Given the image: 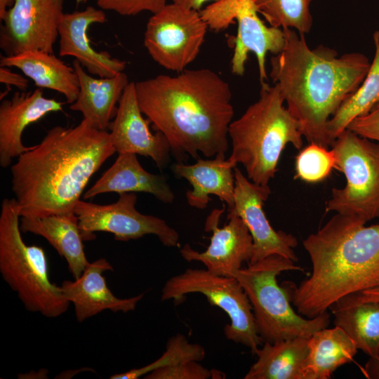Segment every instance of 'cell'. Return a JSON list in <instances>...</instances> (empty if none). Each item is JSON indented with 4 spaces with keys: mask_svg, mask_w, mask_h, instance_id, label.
I'll return each instance as SVG.
<instances>
[{
    "mask_svg": "<svg viewBox=\"0 0 379 379\" xmlns=\"http://www.w3.org/2000/svg\"><path fill=\"white\" fill-rule=\"evenodd\" d=\"M336 160L333 150L328 147L310 143L300 149L295 157V178L309 183L324 180L336 169Z\"/></svg>",
    "mask_w": 379,
    "mask_h": 379,
    "instance_id": "obj_31",
    "label": "cell"
},
{
    "mask_svg": "<svg viewBox=\"0 0 379 379\" xmlns=\"http://www.w3.org/2000/svg\"><path fill=\"white\" fill-rule=\"evenodd\" d=\"M258 13L272 27L307 34L312 26V0H253Z\"/></svg>",
    "mask_w": 379,
    "mask_h": 379,
    "instance_id": "obj_29",
    "label": "cell"
},
{
    "mask_svg": "<svg viewBox=\"0 0 379 379\" xmlns=\"http://www.w3.org/2000/svg\"><path fill=\"white\" fill-rule=\"evenodd\" d=\"M205 356L206 352L201 345L190 343L184 335L178 333L168 340L166 351L157 360L145 366L112 375L110 378L136 379L159 368L191 361H202Z\"/></svg>",
    "mask_w": 379,
    "mask_h": 379,
    "instance_id": "obj_30",
    "label": "cell"
},
{
    "mask_svg": "<svg viewBox=\"0 0 379 379\" xmlns=\"http://www.w3.org/2000/svg\"><path fill=\"white\" fill-rule=\"evenodd\" d=\"M137 199L135 192H128L120 194L119 199L110 204H96L80 199L74 213L78 218L84 241L93 240L95 232H109L114 239L121 241L154 234L165 246H178V232L164 220L137 211Z\"/></svg>",
    "mask_w": 379,
    "mask_h": 379,
    "instance_id": "obj_12",
    "label": "cell"
},
{
    "mask_svg": "<svg viewBox=\"0 0 379 379\" xmlns=\"http://www.w3.org/2000/svg\"><path fill=\"white\" fill-rule=\"evenodd\" d=\"M13 2V0H0V19L3 18L8 6Z\"/></svg>",
    "mask_w": 379,
    "mask_h": 379,
    "instance_id": "obj_39",
    "label": "cell"
},
{
    "mask_svg": "<svg viewBox=\"0 0 379 379\" xmlns=\"http://www.w3.org/2000/svg\"><path fill=\"white\" fill-rule=\"evenodd\" d=\"M373 39L375 54L366 77L326 124V132L330 146L354 119L366 115L379 107V30L374 32Z\"/></svg>",
    "mask_w": 379,
    "mask_h": 379,
    "instance_id": "obj_28",
    "label": "cell"
},
{
    "mask_svg": "<svg viewBox=\"0 0 379 379\" xmlns=\"http://www.w3.org/2000/svg\"><path fill=\"white\" fill-rule=\"evenodd\" d=\"M236 166L230 159H225V154L221 153L213 159L199 157L193 164H175L172 170L177 177L187 180L192 185V189L186 192L190 206L204 209L211 201L209 195H214L227 205L229 211L234 203Z\"/></svg>",
    "mask_w": 379,
    "mask_h": 379,
    "instance_id": "obj_20",
    "label": "cell"
},
{
    "mask_svg": "<svg viewBox=\"0 0 379 379\" xmlns=\"http://www.w3.org/2000/svg\"><path fill=\"white\" fill-rule=\"evenodd\" d=\"M283 50L270 59V77L310 143L328 147L326 127L366 77L371 62L361 53L338 56L331 48H310L303 34L283 29Z\"/></svg>",
    "mask_w": 379,
    "mask_h": 379,
    "instance_id": "obj_3",
    "label": "cell"
},
{
    "mask_svg": "<svg viewBox=\"0 0 379 379\" xmlns=\"http://www.w3.org/2000/svg\"><path fill=\"white\" fill-rule=\"evenodd\" d=\"M0 82L8 86H14L20 91H25L29 84V80L25 77L4 66L0 67Z\"/></svg>",
    "mask_w": 379,
    "mask_h": 379,
    "instance_id": "obj_35",
    "label": "cell"
},
{
    "mask_svg": "<svg viewBox=\"0 0 379 379\" xmlns=\"http://www.w3.org/2000/svg\"><path fill=\"white\" fill-rule=\"evenodd\" d=\"M77 5L86 4L88 0H75Z\"/></svg>",
    "mask_w": 379,
    "mask_h": 379,
    "instance_id": "obj_40",
    "label": "cell"
},
{
    "mask_svg": "<svg viewBox=\"0 0 379 379\" xmlns=\"http://www.w3.org/2000/svg\"><path fill=\"white\" fill-rule=\"evenodd\" d=\"M309 338L297 337L263 343L255 354L257 361L244 379H302L308 354Z\"/></svg>",
    "mask_w": 379,
    "mask_h": 379,
    "instance_id": "obj_26",
    "label": "cell"
},
{
    "mask_svg": "<svg viewBox=\"0 0 379 379\" xmlns=\"http://www.w3.org/2000/svg\"><path fill=\"white\" fill-rule=\"evenodd\" d=\"M199 361H191L157 368L147 373L145 379H208L213 371L203 366Z\"/></svg>",
    "mask_w": 379,
    "mask_h": 379,
    "instance_id": "obj_32",
    "label": "cell"
},
{
    "mask_svg": "<svg viewBox=\"0 0 379 379\" xmlns=\"http://www.w3.org/2000/svg\"><path fill=\"white\" fill-rule=\"evenodd\" d=\"M112 270V266L105 258H100L89 262L78 279L62 281L60 286L64 296L73 304L79 322L105 310L124 313L133 311L143 298L144 293L128 298L115 296L103 276L104 272Z\"/></svg>",
    "mask_w": 379,
    "mask_h": 379,
    "instance_id": "obj_19",
    "label": "cell"
},
{
    "mask_svg": "<svg viewBox=\"0 0 379 379\" xmlns=\"http://www.w3.org/2000/svg\"><path fill=\"white\" fill-rule=\"evenodd\" d=\"M357 295L361 300L379 301V288L359 292Z\"/></svg>",
    "mask_w": 379,
    "mask_h": 379,
    "instance_id": "obj_38",
    "label": "cell"
},
{
    "mask_svg": "<svg viewBox=\"0 0 379 379\" xmlns=\"http://www.w3.org/2000/svg\"><path fill=\"white\" fill-rule=\"evenodd\" d=\"M20 228L23 233L30 232L46 239L66 260L74 279L82 274L89 263L84 249L79 220L74 213L43 218L21 216Z\"/></svg>",
    "mask_w": 379,
    "mask_h": 379,
    "instance_id": "obj_23",
    "label": "cell"
},
{
    "mask_svg": "<svg viewBox=\"0 0 379 379\" xmlns=\"http://www.w3.org/2000/svg\"><path fill=\"white\" fill-rule=\"evenodd\" d=\"M78 77L79 92L69 109L81 113L94 128L106 131L117 113L119 102L130 83L124 72L112 77H92L76 60L72 62Z\"/></svg>",
    "mask_w": 379,
    "mask_h": 379,
    "instance_id": "obj_21",
    "label": "cell"
},
{
    "mask_svg": "<svg viewBox=\"0 0 379 379\" xmlns=\"http://www.w3.org/2000/svg\"><path fill=\"white\" fill-rule=\"evenodd\" d=\"M286 271L304 272V270L289 258L272 255L248 263L247 267L241 268L232 274L251 302L257 331L262 343L310 338L330 324L327 311L311 319L304 318L295 312L286 289L277 283V276Z\"/></svg>",
    "mask_w": 379,
    "mask_h": 379,
    "instance_id": "obj_7",
    "label": "cell"
},
{
    "mask_svg": "<svg viewBox=\"0 0 379 379\" xmlns=\"http://www.w3.org/2000/svg\"><path fill=\"white\" fill-rule=\"evenodd\" d=\"M64 102L44 95L41 88L15 92L0 105V165L8 167L13 158L29 150L22 142L24 130L51 112L62 111Z\"/></svg>",
    "mask_w": 379,
    "mask_h": 379,
    "instance_id": "obj_18",
    "label": "cell"
},
{
    "mask_svg": "<svg viewBox=\"0 0 379 379\" xmlns=\"http://www.w3.org/2000/svg\"><path fill=\"white\" fill-rule=\"evenodd\" d=\"M115 152L109 132L84 119L74 127L49 129L11 168L20 217L74 213L91 176Z\"/></svg>",
    "mask_w": 379,
    "mask_h": 379,
    "instance_id": "obj_2",
    "label": "cell"
},
{
    "mask_svg": "<svg viewBox=\"0 0 379 379\" xmlns=\"http://www.w3.org/2000/svg\"><path fill=\"white\" fill-rule=\"evenodd\" d=\"M234 173V203L227 212L238 215L252 236L253 254L248 263L272 255H279L296 262L298 259L293 248L298 245L297 239L291 234L276 231L263 211L264 203L271 193L269 185L253 182L237 166Z\"/></svg>",
    "mask_w": 379,
    "mask_h": 379,
    "instance_id": "obj_14",
    "label": "cell"
},
{
    "mask_svg": "<svg viewBox=\"0 0 379 379\" xmlns=\"http://www.w3.org/2000/svg\"><path fill=\"white\" fill-rule=\"evenodd\" d=\"M225 209L214 208L207 216L204 230L212 232L210 244L204 252L185 244L180 251L187 261H199L209 272L221 276L232 277L249 262L253 249V238L244 221L237 215L227 213L228 222L219 227L220 218Z\"/></svg>",
    "mask_w": 379,
    "mask_h": 379,
    "instance_id": "obj_15",
    "label": "cell"
},
{
    "mask_svg": "<svg viewBox=\"0 0 379 379\" xmlns=\"http://www.w3.org/2000/svg\"><path fill=\"white\" fill-rule=\"evenodd\" d=\"M143 115L137 100L135 82L131 81L125 88L110 123V141L116 152L149 157L161 171L168 163L171 148L163 133L150 131V122Z\"/></svg>",
    "mask_w": 379,
    "mask_h": 379,
    "instance_id": "obj_16",
    "label": "cell"
},
{
    "mask_svg": "<svg viewBox=\"0 0 379 379\" xmlns=\"http://www.w3.org/2000/svg\"><path fill=\"white\" fill-rule=\"evenodd\" d=\"M308 354L302 379H328L340 366L353 360L357 352L353 340L340 327L323 328L308 339Z\"/></svg>",
    "mask_w": 379,
    "mask_h": 379,
    "instance_id": "obj_27",
    "label": "cell"
},
{
    "mask_svg": "<svg viewBox=\"0 0 379 379\" xmlns=\"http://www.w3.org/2000/svg\"><path fill=\"white\" fill-rule=\"evenodd\" d=\"M1 66L20 69L39 88H47L63 95L66 103L72 104L79 92L78 77L70 67L53 53L29 51L1 57Z\"/></svg>",
    "mask_w": 379,
    "mask_h": 379,
    "instance_id": "obj_24",
    "label": "cell"
},
{
    "mask_svg": "<svg viewBox=\"0 0 379 379\" xmlns=\"http://www.w3.org/2000/svg\"><path fill=\"white\" fill-rule=\"evenodd\" d=\"M331 147L346 185L332 190L326 212L354 217L365 224L379 218V142L346 128Z\"/></svg>",
    "mask_w": 379,
    "mask_h": 379,
    "instance_id": "obj_8",
    "label": "cell"
},
{
    "mask_svg": "<svg viewBox=\"0 0 379 379\" xmlns=\"http://www.w3.org/2000/svg\"><path fill=\"white\" fill-rule=\"evenodd\" d=\"M258 13L253 0H220L199 11L208 27L215 32L225 29L237 22L232 72L237 76H243L248 53L251 52L257 58L261 84L267 79L266 55L267 53L277 55L283 50L285 35L282 29L265 25Z\"/></svg>",
    "mask_w": 379,
    "mask_h": 379,
    "instance_id": "obj_10",
    "label": "cell"
},
{
    "mask_svg": "<svg viewBox=\"0 0 379 379\" xmlns=\"http://www.w3.org/2000/svg\"><path fill=\"white\" fill-rule=\"evenodd\" d=\"M142 114L164 135L178 157L225 154L234 116L229 84L209 69L159 74L135 82Z\"/></svg>",
    "mask_w": 379,
    "mask_h": 379,
    "instance_id": "obj_1",
    "label": "cell"
},
{
    "mask_svg": "<svg viewBox=\"0 0 379 379\" xmlns=\"http://www.w3.org/2000/svg\"><path fill=\"white\" fill-rule=\"evenodd\" d=\"M168 0H97L98 6L123 16L136 15L142 12L155 13L167 4Z\"/></svg>",
    "mask_w": 379,
    "mask_h": 379,
    "instance_id": "obj_33",
    "label": "cell"
},
{
    "mask_svg": "<svg viewBox=\"0 0 379 379\" xmlns=\"http://www.w3.org/2000/svg\"><path fill=\"white\" fill-rule=\"evenodd\" d=\"M1 20L0 48L5 55L29 51L54 53L64 0H13Z\"/></svg>",
    "mask_w": 379,
    "mask_h": 379,
    "instance_id": "obj_13",
    "label": "cell"
},
{
    "mask_svg": "<svg viewBox=\"0 0 379 379\" xmlns=\"http://www.w3.org/2000/svg\"><path fill=\"white\" fill-rule=\"evenodd\" d=\"M335 326L369 357L379 353V301L361 300L357 293L345 295L328 308Z\"/></svg>",
    "mask_w": 379,
    "mask_h": 379,
    "instance_id": "obj_25",
    "label": "cell"
},
{
    "mask_svg": "<svg viewBox=\"0 0 379 379\" xmlns=\"http://www.w3.org/2000/svg\"><path fill=\"white\" fill-rule=\"evenodd\" d=\"M347 128L363 138L379 142V107L366 115L354 119Z\"/></svg>",
    "mask_w": 379,
    "mask_h": 379,
    "instance_id": "obj_34",
    "label": "cell"
},
{
    "mask_svg": "<svg viewBox=\"0 0 379 379\" xmlns=\"http://www.w3.org/2000/svg\"><path fill=\"white\" fill-rule=\"evenodd\" d=\"M277 84H261L258 100L229 126L232 143L230 159L245 168L247 178L258 185H268L277 171L285 147L297 149L303 144L301 125L284 107Z\"/></svg>",
    "mask_w": 379,
    "mask_h": 379,
    "instance_id": "obj_5",
    "label": "cell"
},
{
    "mask_svg": "<svg viewBox=\"0 0 379 379\" xmlns=\"http://www.w3.org/2000/svg\"><path fill=\"white\" fill-rule=\"evenodd\" d=\"M192 293L203 294L211 305L222 310L230 320L224 328L225 337L248 347L255 354L263 343L257 331L251 302L234 277L188 268L166 281L161 300H173L178 303L187 294Z\"/></svg>",
    "mask_w": 379,
    "mask_h": 379,
    "instance_id": "obj_9",
    "label": "cell"
},
{
    "mask_svg": "<svg viewBox=\"0 0 379 379\" xmlns=\"http://www.w3.org/2000/svg\"><path fill=\"white\" fill-rule=\"evenodd\" d=\"M303 246L311 274L298 286L283 283L299 314L314 318L345 295L379 288V224L337 213Z\"/></svg>",
    "mask_w": 379,
    "mask_h": 379,
    "instance_id": "obj_4",
    "label": "cell"
},
{
    "mask_svg": "<svg viewBox=\"0 0 379 379\" xmlns=\"http://www.w3.org/2000/svg\"><path fill=\"white\" fill-rule=\"evenodd\" d=\"M20 218L15 199H4L0 214L1 274L27 310L58 317L67 310L69 302L61 286L50 279L44 249L23 241Z\"/></svg>",
    "mask_w": 379,
    "mask_h": 379,
    "instance_id": "obj_6",
    "label": "cell"
},
{
    "mask_svg": "<svg viewBox=\"0 0 379 379\" xmlns=\"http://www.w3.org/2000/svg\"><path fill=\"white\" fill-rule=\"evenodd\" d=\"M208 27L199 11L167 4L149 18L144 46L160 66L181 72L199 55Z\"/></svg>",
    "mask_w": 379,
    "mask_h": 379,
    "instance_id": "obj_11",
    "label": "cell"
},
{
    "mask_svg": "<svg viewBox=\"0 0 379 379\" xmlns=\"http://www.w3.org/2000/svg\"><path fill=\"white\" fill-rule=\"evenodd\" d=\"M106 21L103 10L91 6L64 13L58 28L59 55L74 58L90 74L98 77H112L124 72L126 61L112 58L107 51H95L91 44L90 27Z\"/></svg>",
    "mask_w": 379,
    "mask_h": 379,
    "instance_id": "obj_17",
    "label": "cell"
},
{
    "mask_svg": "<svg viewBox=\"0 0 379 379\" xmlns=\"http://www.w3.org/2000/svg\"><path fill=\"white\" fill-rule=\"evenodd\" d=\"M363 373L368 379H379V353L374 357H369L364 365Z\"/></svg>",
    "mask_w": 379,
    "mask_h": 379,
    "instance_id": "obj_36",
    "label": "cell"
},
{
    "mask_svg": "<svg viewBox=\"0 0 379 379\" xmlns=\"http://www.w3.org/2000/svg\"><path fill=\"white\" fill-rule=\"evenodd\" d=\"M218 1L220 0H173V3L189 9L199 11L205 3L208 1L215 2Z\"/></svg>",
    "mask_w": 379,
    "mask_h": 379,
    "instance_id": "obj_37",
    "label": "cell"
},
{
    "mask_svg": "<svg viewBox=\"0 0 379 379\" xmlns=\"http://www.w3.org/2000/svg\"><path fill=\"white\" fill-rule=\"evenodd\" d=\"M107 192H145L166 204L172 203L175 197L166 178L144 169L133 153L119 154L114 163L84 193L83 198L91 199Z\"/></svg>",
    "mask_w": 379,
    "mask_h": 379,
    "instance_id": "obj_22",
    "label": "cell"
}]
</instances>
